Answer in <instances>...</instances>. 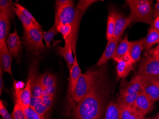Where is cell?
<instances>
[{"label":"cell","instance_id":"obj_1","mask_svg":"<svg viewBox=\"0 0 159 119\" xmlns=\"http://www.w3.org/2000/svg\"><path fill=\"white\" fill-rule=\"evenodd\" d=\"M106 68L105 64L97 70L90 90L75 106L74 119H102L110 89Z\"/></svg>","mask_w":159,"mask_h":119},{"label":"cell","instance_id":"obj_17","mask_svg":"<svg viewBox=\"0 0 159 119\" xmlns=\"http://www.w3.org/2000/svg\"><path fill=\"white\" fill-rule=\"evenodd\" d=\"M65 43L64 47H58V51L66 62L67 67L70 70L75 62V57L73 56V50L70 38H67L65 40Z\"/></svg>","mask_w":159,"mask_h":119},{"label":"cell","instance_id":"obj_43","mask_svg":"<svg viewBox=\"0 0 159 119\" xmlns=\"http://www.w3.org/2000/svg\"><path fill=\"white\" fill-rule=\"evenodd\" d=\"M153 18L159 17V0H157L153 7Z\"/></svg>","mask_w":159,"mask_h":119},{"label":"cell","instance_id":"obj_11","mask_svg":"<svg viewBox=\"0 0 159 119\" xmlns=\"http://www.w3.org/2000/svg\"><path fill=\"white\" fill-rule=\"evenodd\" d=\"M142 86V77L137 74L129 82L125 80L121 81L119 95L138 94L141 91Z\"/></svg>","mask_w":159,"mask_h":119},{"label":"cell","instance_id":"obj_36","mask_svg":"<svg viewBox=\"0 0 159 119\" xmlns=\"http://www.w3.org/2000/svg\"><path fill=\"white\" fill-rule=\"evenodd\" d=\"M35 111L43 119H46L50 110L43 103H38L34 108Z\"/></svg>","mask_w":159,"mask_h":119},{"label":"cell","instance_id":"obj_29","mask_svg":"<svg viewBox=\"0 0 159 119\" xmlns=\"http://www.w3.org/2000/svg\"><path fill=\"white\" fill-rule=\"evenodd\" d=\"M58 33L57 30V26L54 23L53 25L50 29L49 31L43 32V39L45 41V45L47 48H51V42L54 36Z\"/></svg>","mask_w":159,"mask_h":119},{"label":"cell","instance_id":"obj_3","mask_svg":"<svg viewBox=\"0 0 159 119\" xmlns=\"http://www.w3.org/2000/svg\"><path fill=\"white\" fill-rule=\"evenodd\" d=\"M131 13L129 16L132 22L143 23L152 25L153 23V1L151 0H126Z\"/></svg>","mask_w":159,"mask_h":119},{"label":"cell","instance_id":"obj_24","mask_svg":"<svg viewBox=\"0 0 159 119\" xmlns=\"http://www.w3.org/2000/svg\"><path fill=\"white\" fill-rule=\"evenodd\" d=\"M0 11L7 14L11 19H13L16 15L15 7L11 0L0 1Z\"/></svg>","mask_w":159,"mask_h":119},{"label":"cell","instance_id":"obj_27","mask_svg":"<svg viewBox=\"0 0 159 119\" xmlns=\"http://www.w3.org/2000/svg\"><path fill=\"white\" fill-rule=\"evenodd\" d=\"M15 98L16 102L11 113V116L13 119H27L21 106V100L20 98Z\"/></svg>","mask_w":159,"mask_h":119},{"label":"cell","instance_id":"obj_44","mask_svg":"<svg viewBox=\"0 0 159 119\" xmlns=\"http://www.w3.org/2000/svg\"><path fill=\"white\" fill-rule=\"evenodd\" d=\"M151 28H152L159 32V17L154 18L153 23L151 25Z\"/></svg>","mask_w":159,"mask_h":119},{"label":"cell","instance_id":"obj_26","mask_svg":"<svg viewBox=\"0 0 159 119\" xmlns=\"http://www.w3.org/2000/svg\"><path fill=\"white\" fill-rule=\"evenodd\" d=\"M139 94L119 95L117 103L121 105L133 106Z\"/></svg>","mask_w":159,"mask_h":119},{"label":"cell","instance_id":"obj_23","mask_svg":"<svg viewBox=\"0 0 159 119\" xmlns=\"http://www.w3.org/2000/svg\"><path fill=\"white\" fill-rule=\"evenodd\" d=\"M130 46V42L129 41L128 36L126 35L125 38L121 40L120 43L119 44L113 55V58L120 59L124 55H125L129 51Z\"/></svg>","mask_w":159,"mask_h":119},{"label":"cell","instance_id":"obj_12","mask_svg":"<svg viewBox=\"0 0 159 119\" xmlns=\"http://www.w3.org/2000/svg\"><path fill=\"white\" fill-rule=\"evenodd\" d=\"M113 59L117 63V73L119 77L125 78L133 70V66L135 63L129 53L120 59L113 58Z\"/></svg>","mask_w":159,"mask_h":119},{"label":"cell","instance_id":"obj_48","mask_svg":"<svg viewBox=\"0 0 159 119\" xmlns=\"http://www.w3.org/2000/svg\"></svg>","mask_w":159,"mask_h":119},{"label":"cell","instance_id":"obj_9","mask_svg":"<svg viewBox=\"0 0 159 119\" xmlns=\"http://www.w3.org/2000/svg\"><path fill=\"white\" fill-rule=\"evenodd\" d=\"M109 14L114 17L115 20V31L112 38H116L124 34L125 29L132 23L130 17H125L122 13L112 9L109 10Z\"/></svg>","mask_w":159,"mask_h":119},{"label":"cell","instance_id":"obj_5","mask_svg":"<svg viewBox=\"0 0 159 119\" xmlns=\"http://www.w3.org/2000/svg\"><path fill=\"white\" fill-rule=\"evenodd\" d=\"M97 73V71H89L81 74L71 97L75 103H78L90 90Z\"/></svg>","mask_w":159,"mask_h":119},{"label":"cell","instance_id":"obj_41","mask_svg":"<svg viewBox=\"0 0 159 119\" xmlns=\"http://www.w3.org/2000/svg\"><path fill=\"white\" fill-rule=\"evenodd\" d=\"M43 102L42 97H36L32 96L30 101V107L34 108L36 105L38 103Z\"/></svg>","mask_w":159,"mask_h":119},{"label":"cell","instance_id":"obj_15","mask_svg":"<svg viewBox=\"0 0 159 119\" xmlns=\"http://www.w3.org/2000/svg\"><path fill=\"white\" fill-rule=\"evenodd\" d=\"M7 44L12 56L17 58L21 49V41L18 34L16 29H15L13 33L9 35Z\"/></svg>","mask_w":159,"mask_h":119},{"label":"cell","instance_id":"obj_28","mask_svg":"<svg viewBox=\"0 0 159 119\" xmlns=\"http://www.w3.org/2000/svg\"><path fill=\"white\" fill-rule=\"evenodd\" d=\"M14 7H16V8L18 9L20 12H22V13L25 15L27 18L30 20L32 23L36 26V27L38 28V30L40 31L43 32V30L42 29V26L41 25L39 24L38 21L36 20L34 18V16H32L31 13H30L25 8V7H23L22 5H20V4L18 3H13Z\"/></svg>","mask_w":159,"mask_h":119},{"label":"cell","instance_id":"obj_13","mask_svg":"<svg viewBox=\"0 0 159 119\" xmlns=\"http://www.w3.org/2000/svg\"><path fill=\"white\" fill-rule=\"evenodd\" d=\"M75 53V62L71 66V68L70 70V79L69 84L68 93L72 97L74 94L75 89L76 86L78 81L80 77L81 76V70L80 68L77 59L76 52H74Z\"/></svg>","mask_w":159,"mask_h":119},{"label":"cell","instance_id":"obj_33","mask_svg":"<svg viewBox=\"0 0 159 119\" xmlns=\"http://www.w3.org/2000/svg\"><path fill=\"white\" fill-rule=\"evenodd\" d=\"M57 30L59 33H60L62 34L64 40H66L69 36H70L73 32L72 26L68 24H60L57 25Z\"/></svg>","mask_w":159,"mask_h":119},{"label":"cell","instance_id":"obj_35","mask_svg":"<svg viewBox=\"0 0 159 119\" xmlns=\"http://www.w3.org/2000/svg\"><path fill=\"white\" fill-rule=\"evenodd\" d=\"M97 1H94V0H82V1H79L78 2L77 5L76 7L84 14L86 10L89 8V6H91L92 4Z\"/></svg>","mask_w":159,"mask_h":119},{"label":"cell","instance_id":"obj_21","mask_svg":"<svg viewBox=\"0 0 159 119\" xmlns=\"http://www.w3.org/2000/svg\"><path fill=\"white\" fill-rule=\"evenodd\" d=\"M121 119H145L133 106L119 104Z\"/></svg>","mask_w":159,"mask_h":119},{"label":"cell","instance_id":"obj_39","mask_svg":"<svg viewBox=\"0 0 159 119\" xmlns=\"http://www.w3.org/2000/svg\"><path fill=\"white\" fill-rule=\"evenodd\" d=\"M0 114L3 119H13L3 104L2 100L0 101Z\"/></svg>","mask_w":159,"mask_h":119},{"label":"cell","instance_id":"obj_19","mask_svg":"<svg viewBox=\"0 0 159 119\" xmlns=\"http://www.w3.org/2000/svg\"><path fill=\"white\" fill-rule=\"evenodd\" d=\"M102 119H121L119 104L112 100L108 103Z\"/></svg>","mask_w":159,"mask_h":119},{"label":"cell","instance_id":"obj_10","mask_svg":"<svg viewBox=\"0 0 159 119\" xmlns=\"http://www.w3.org/2000/svg\"><path fill=\"white\" fill-rule=\"evenodd\" d=\"M142 84L141 92L147 95L153 103L159 101V80L142 77Z\"/></svg>","mask_w":159,"mask_h":119},{"label":"cell","instance_id":"obj_38","mask_svg":"<svg viewBox=\"0 0 159 119\" xmlns=\"http://www.w3.org/2000/svg\"><path fill=\"white\" fill-rule=\"evenodd\" d=\"M55 95H46L42 96L43 98V103L49 109H51L54 102Z\"/></svg>","mask_w":159,"mask_h":119},{"label":"cell","instance_id":"obj_31","mask_svg":"<svg viewBox=\"0 0 159 119\" xmlns=\"http://www.w3.org/2000/svg\"><path fill=\"white\" fill-rule=\"evenodd\" d=\"M115 31V20L111 14L109 13L107 18V29H106V39L109 41L113 37Z\"/></svg>","mask_w":159,"mask_h":119},{"label":"cell","instance_id":"obj_42","mask_svg":"<svg viewBox=\"0 0 159 119\" xmlns=\"http://www.w3.org/2000/svg\"><path fill=\"white\" fill-rule=\"evenodd\" d=\"M148 53L153 57L157 58L159 55V43L156 47L154 48H151L148 51Z\"/></svg>","mask_w":159,"mask_h":119},{"label":"cell","instance_id":"obj_30","mask_svg":"<svg viewBox=\"0 0 159 119\" xmlns=\"http://www.w3.org/2000/svg\"><path fill=\"white\" fill-rule=\"evenodd\" d=\"M40 78L41 84L44 88L56 85V78L53 74L45 73L40 76Z\"/></svg>","mask_w":159,"mask_h":119},{"label":"cell","instance_id":"obj_34","mask_svg":"<svg viewBox=\"0 0 159 119\" xmlns=\"http://www.w3.org/2000/svg\"><path fill=\"white\" fill-rule=\"evenodd\" d=\"M21 106L27 119H43L34 108L30 106H23L22 104Z\"/></svg>","mask_w":159,"mask_h":119},{"label":"cell","instance_id":"obj_20","mask_svg":"<svg viewBox=\"0 0 159 119\" xmlns=\"http://www.w3.org/2000/svg\"><path fill=\"white\" fill-rule=\"evenodd\" d=\"M143 39H142L130 42V46L129 52L134 63L141 60V53L143 50Z\"/></svg>","mask_w":159,"mask_h":119},{"label":"cell","instance_id":"obj_6","mask_svg":"<svg viewBox=\"0 0 159 119\" xmlns=\"http://www.w3.org/2000/svg\"><path fill=\"white\" fill-rule=\"evenodd\" d=\"M43 34L42 31L36 28L24 29V42L29 51L39 52L44 49Z\"/></svg>","mask_w":159,"mask_h":119},{"label":"cell","instance_id":"obj_47","mask_svg":"<svg viewBox=\"0 0 159 119\" xmlns=\"http://www.w3.org/2000/svg\"><path fill=\"white\" fill-rule=\"evenodd\" d=\"M157 58V59H159V56H158V57H157V58Z\"/></svg>","mask_w":159,"mask_h":119},{"label":"cell","instance_id":"obj_45","mask_svg":"<svg viewBox=\"0 0 159 119\" xmlns=\"http://www.w3.org/2000/svg\"><path fill=\"white\" fill-rule=\"evenodd\" d=\"M2 68L1 66L0 67V94H2V91L4 88V81L2 77Z\"/></svg>","mask_w":159,"mask_h":119},{"label":"cell","instance_id":"obj_22","mask_svg":"<svg viewBox=\"0 0 159 119\" xmlns=\"http://www.w3.org/2000/svg\"><path fill=\"white\" fill-rule=\"evenodd\" d=\"M32 77L31 74L25 88L20 91V99L23 106H30V101L32 96Z\"/></svg>","mask_w":159,"mask_h":119},{"label":"cell","instance_id":"obj_46","mask_svg":"<svg viewBox=\"0 0 159 119\" xmlns=\"http://www.w3.org/2000/svg\"><path fill=\"white\" fill-rule=\"evenodd\" d=\"M147 119H159V113L157 114L156 116H154V117H151V118H149Z\"/></svg>","mask_w":159,"mask_h":119},{"label":"cell","instance_id":"obj_2","mask_svg":"<svg viewBox=\"0 0 159 119\" xmlns=\"http://www.w3.org/2000/svg\"><path fill=\"white\" fill-rule=\"evenodd\" d=\"M83 14L75 6H70L61 9L56 10L54 24L56 26L60 24L70 25L73 32L70 38L71 39L73 51H75L76 43L80 24Z\"/></svg>","mask_w":159,"mask_h":119},{"label":"cell","instance_id":"obj_37","mask_svg":"<svg viewBox=\"0 0 159 119\" xmlns=\"http://www.w3.org/2000/svg\"><path fill=\"white\" fill-rule=\"evenodd\" d=\"M70 6H75V2L71 0H57L55 3V9H61Z\"/></svg>","mask_w":159,"mask_h":119},{"label":"cell","instance_id":"obj_40","mask_svg":"<svg viewBox=\"0 0 159 119\" xmlns=\"http://www.w3.org/2000/svg\"><path fill=\"white\" fill-rule=\"evenodd\" d=\"M56 88H57L56 85L45 88L43 91V96L46 95H55Z\"/></svg>","mask_w":159,"mask_h":119},{"label":"cell","instance_id":"obj_8","mask_svg":"<svg viewBox=\"0 0 159 119\" xmlns=\"http://www.w3.org/2000/svg\"><path fill=\"white\" fill-rule=\"evenodd\" d=\"M154 104L147 95L140 92L133 107L142 116H145L153 110Z\"/></svg>","mask_w":159,"mask_h":119},{"label":"cell","instance_id":"obj_18","mask_svg":"<svg viewBox=\"0 0 159 119\" xmlns=\"http://www.w3.org/2000/svg\"><path fill=\"white\" fill-rule=\"evenodd\" d=\"M143 50H148L156 44L159 43V32L152 28H150L145 38L143 39Z\"/></svg>","mask_w":159,"mask_h":119},{"label":"cell","instance_id":"obj_16","mask_svg":"<svg viewBox=\"0 0 159 119\" xmlns=\"http://www.w3.org/2000/svg\"><path fill=\"white\" fill-rule=\"evenodd\" d=\"M11 53L9 50L7 44L0 47V61L1 66L3 71L9 73L12 76L11 71V63H12V57Z\"/></svg>","mask_w":159,"mask_h":119},{"label":"cell","instance_id":"obj_25","mask_svg":"<svg viewBox=\"0 0 159 119\" xmlns=\"http://www.w3.org/2000/svg\"><path fill=\"white\" fill-rule=\"evenodd\" d=\"M34 74L32 77V96L36 97H42L44 88L43 87L40 81V76H36Z\"/></svg>","mask_w":159,"mask_h":119},{"label":"cell","instance_id":"obj_7","mask_svg":"<svg viewBox=\"0 0 159 119\" xmlns=\"http://www.w3.org/2000/svg\"><path fill=\"white\" fill-rule=\"evenodd\" d=\"M123 35L124 34L116 38H112L108 41L105 50L97 62V67H102L106 64L110 59H112L118 45L122 40Z\"/></svg>","mask_w":159,"mask_h":119},{"label":"cell","instance_id":"obj_32","mask_svg":"<svg viewBox=\"0 0 159 119\" xmlns=\"http://www.w3.org/2000/svg\"><path fill=\"white\" fill-rule=\"evenodd\" d=\"M15 11H16V15L18 17L20 20L21 21L24 26V29L28 30L30 29L36 28L38 29L36 26L32 23V21L26 17L22 12H20L18 9L16 8L15 7Z\"/></svg>","mask_w":159,"mask_h":119},{"label":"cell","instance_id":"obj_14","mask_svg":"<svg viewBox=\"0 0 159 119\" xmlns=\"http://www.w3.org/2000/svg\"><path fill=\"white\" fill-rule=\"evenodd\" d=\"M10 20L9 16L0 11V47L7 44L10 29Z\"/></svg>","mask_w":159,"mask_h":119},{"label":"cell","instance_id":"obj_4","mask_svg":"<svg viewBox=\"0 0 159 119\" xmlns=\"http://www.w3.org/2000/svg\"><path fill=\"white\" fill-rule=\"evenodd\" d=\"M137 74L147 79L159 80V59L145 54L139 64Z\"/></svg>","mask_w":159,"mask_h":119}]
</instances>
